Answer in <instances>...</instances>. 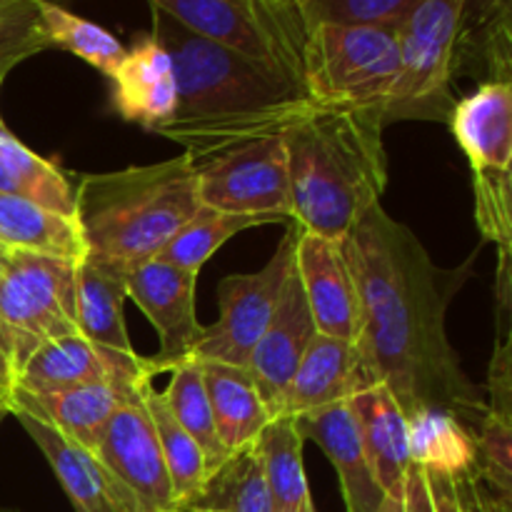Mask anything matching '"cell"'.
Wrapping results in <instances>:
<instances>
[{
  "label": "cell",
  "instance_id": "6da1fadb",
  "mask_svg": "<svg viewBox=\"0 0 512 512\" xmlns=\"http://www.w3.org/2000/svg\"><path fill=\"white\" fill-rule=\"evenodd\" d=\"M360 303L355 393L385 385L405 418L440 408L475 428L488 403L465 378L445 333L460 275L430 260L403 223L373 205L343 238Z\"/></svg>",
  "mask_w": 512,
  "mask_h": 512
},
{
  "label": "cell",
  "instance_id": "7a4b0ae2",
  "mask_svg": "<svg viewBox=\"0 0 512 512\" xmlns=\"http://www.w3.org/2000/svg\"><path fill=\"white\" fill-rule=\"evenodd\" d=\"M153 35L178 78V113L158 133L178 143L193 165L283 135L315 110L295 78L193 35L155 8Z\"/></svg>",
  "mask_w": 512,
  "mask_h": 512
},
{
  "label": "cell",
  "instance_id": "3957f363",
  "mask_svg": "<svg viewBox=\"0 0 512 512\" xmlns=\"http://www.w3.org/2000/svg\"><path fill=\"white\" fill-rule=\"evenodd\" d=\"M380 110L315 108L283 133L290 208L303 230L343 240L380 205L388 155Z\"/></svg>",
  "mask_w": 512,
  "mask_h": 512
},
{
  "label": "cell",
  "instance_id": "277c9868",
  "mask_svg": "<svg viewBox=\"0 0 512 512\" xmlns=\"http://www.w3.org/2000/svg\"><path fill=\"white\" fill-rule=\"evenodd\" d=\"M198 208L195 165L183 153L163 163L83 175L75 185L73 220L85 258L128 275L158 258Z\"/></svg>",
  "mask_w": 512,
  "mask_h": 512
},
{
  "label": "cell",
  "instance_id": "5b68a950",
  "mask_svg": "<svg viewBox=\"0 0 512 512\" xmlns=\"http://www.w3.org/2000/svg\"><path fill=\"white\" fill-rule=\"evenodd\" d=\"M398 75V28L320 23L305 30L300 85L313 108L383 113Z\"/></svg>",
  "mask_w": 512,
  "mask_h": 512
},
{
  "label": "cell",
  "instance_id": "8992f818",
  "mask_svg": "<svg viewBox=\"0 0 512 512\" xmlns=\"http://www.w3.org/2000/svg\"><path fill=\"white\" fill-rule=\"evenodd\" d=\"M70 335H78L73 260L10 250L0 278V350L15 373L40 345Z\"/></svg>",
  "mask_w": 512,
  "mask_h": 512
},
{
  "label": "cell",
  "instance_id": "52a82bcc",
  "mask_svg": "<svg viewBox=\"0 0 512 512\" xmlns=\"http://www.w3.org/2000/svg\"><path fill=\"white\" fill-rule=\"evenodd\" d=\"M460 8L463 0H420L398 25L400 75L383 108L385 125L450 118Z\"/></svg>",
  "mask_w": 512,
  "mask_h": 512
},
{
  "label": "cell",
  "instance_id": "ba28073f",
  "mask_svg": "<svg viewBox=\"0 0 512 512\" xmlns=\"http://www.w3.org/2000/svg\"><path fill=\"white\" fill-rule=\"evenodd\" d=\"M288 230L280 238L273 258L248 275H228L218 285L220 318L205 325L198 345L190 353L195 363H228L245 368L250 353L258 345L260 335L268 328L270 318L278 310L283 290L295 268V245L300 225L288 220Z\"/></svg>",
  "mask_w": 512,
  "mask_h": 512
},
{
  "label": "cell",
  "instance_id": "9c48e42d",
  "mask_svg": "<svg viewBox=\"0 0 512 512\" xmlns=\"http://www.w3.org/2000/svg\"><path fill=\"white\" fill-rule=\"evenodd\" d=\"M195 180L203 208L265 223L293 220L283 135L253 140L195 165Z\"/></svg>",
  "mask_w": 512,
  "mask_h": 512
},
{
  "label": "cell",
  "instance_id": "30bf717a",
  "mask_svg": "<svg viewBox=\"0 0 512 512\" xmlns=\"http://www.w3.org/2000/svg\"><path fill=\"white\" fill-rule=\"evenodd\" d=\"M90 453L130 495L138 512H180L143 398L123 405L108 420Z\"/></svg>",
  "mask_w": 512,
  "mask_h": 512
},
{
  "label": "cell",
  "instance_id": "8fae6325",
  "mask_svg": "<svg viewBox=\"0 0 512 512\" xmlns=\"http://www.w3.org/2000/svg\"><path fill=\"white\" fill-rule=\"evenodd\" d=\"M195 280L198 275L178 265L153 258L125 275L128 298L145 313L158 330L160 350L148 363L150 375L170 373L175 365L188 363L205 325L195 315Z\"/></svg>",
  "mask_w": 512,
  "mask_h": 512
},
{
  "label": "cell",
  "instance_id": "7c38bea8",
  "mask_svg": "<svg viewBox=\"0 0 512 512\" xmlns=\"http://www.w3.org/2000/svg\"><path fill=\"white\" fill-rule=\"evenodd\" d=\"M193 35L235 50L300 83V48L235 0H148Z\"/></svg>",
  "mask_w": 512,
  "mask_h": 512
},
{
  "label": "cell",
  "instance_id": "4fadbf2b",
  "mask_svg": "<svg viewBox=\"0 0 512 512\" xmlns=\"http://www.w3.org/2000/svg\"><path fill=\"white\" fill-rule=\"evenodd\" d=\"M295 275L313 315L315 330L343 343H358V288L343 240L323 238L300 228L295 245Z\"/></svg>",
  "mask_w": 512,
  "mask_h": 512
},
{
  "label": "cell",
  "instance_id": "5bb4252c",
  "mask_svg": "<svg viewBox=\"0 0 512 512\" xmlns=\"http://www.w3.org/2000/svg\"><path fill=\"white\" fill-rule=\"evenodd\" d=\"M143 383H88L63 390H45V393H33L15 385L5 400V410L10 415L38 420L73 443L93 450L108 420L123 405L140 398Z\"/></svg>",
  "mask_w": 512,
  "mask_h": 512
},
{
  "label": "cell",
  "instance_id": "9a60e30c",
  "mask_svg": "<svg viewBox=\"0 0 512 512\" xmlns=\"http://www.w3.org/2000/svg\"><path fill=\"white\" fill-rule=\"evenodd\" d=\"M153 380L145 358L100 348L80 335L53 340L35 350L20 368L15 385L33 393L88 383H143Z\"/></svg>",
  "mask_w": 512,
  "mask_h": 512
},
{
  "label": "cell",
  "instance_id": "2e32d148",
  "mask_svg": "<svg viewBox=\"0 0 512 512\" xmlns=\"http://www.w3.org/2000/svg\"><path fill=\"white\" fill-rule=\"evenodd\" d=\"M315 323L310 315L308 303L300 290L298 275L290 273L288 285L283 290L278 310L270 318L268 328L260 335L258 345L250 353L248 375L253 378L255 388H258L260 398H263L265 408L273 418L283 415L285 393L290 388L295 368H298L300 358L308 350L310 340L315 338Z\"/></svg>",
  "mask_w": 512,
  "mask_h": 512
},
{
  "label": "cell",
  "instance_id": "e0dca14e",
  "mask_svg": "<svg viewBox=\"0 0 512 512\" xmlns=\"http://www.w3.org/2000/svg\"><path fill=\"white\" fill-rule=\"evenodd\" d=\"M113 105L128 123L158 133L178 113V78L168 50L153 33L138 35L125 48L123 63L113 73Z\"/></svg>",
  "mask_w": 512,
  "mask_h": 512
},
{
  "label": "cell",
  "instance_id": "ac0fdd59",
  "mask_svg": "<svg viewBox=\"0 0 512 512\" xmlns=\"http://www.w3.org/2000/svg\"><path fill=\"white\" fill-rule=\"evenodd\" d=\"M293 420L303 440H313L338 470L345 510L378 512L385 493L375 483L373 468L365 455L358 423H355L348 400L303 415H293Z\"/></svg>",
  "mask_w": 512,
  "mask_h": 512
},
{
  "label": "cell",
  "instance_id": "d6986e66",
  "mask_svg": "<svg viewBox=\"0 0 512 512\" xmlns=\"http://www.w3.org/2000/svg\"><path fill=\"white\" fill-rule=\"evenodd\" d=\"M455 140L473 173H510L512 168V85L485 80L453 105L448 118Z\"/></svg>",
  "mask_w": 512,
  "mask_h": 512
},
{
  "label": "cell",
  "instance_id": "ffe728a7",
  "mask_svg": "<svg viewBox=\"0 0 512 512\" xmlns=\"http://www.w3.org/2000/svg\"><path fill=\"white\" fill-rule=\"evenodd\" d=\"M13 418H18L25 433L45 455L75 512H138L130 495L115 483L113 475L88 448L73 443L38 420L25 418V415H13Z\"/></svg>",
  "mask_w": 512,
  "mask_h": 512
},
{
  "label": "cell",
  "instance_id": "44dd1931",
  "mask_svg": "<svg viewBox=\"0 0 512 512\" xmlns=\"http://www.w3.org/2000/svg\"><path fill=\"white\" fill-rule=\"evenodd\" d=\"M358 423L365 455L373 468L375 483L385 495H403L410 468L408 418L395 395L385 385H370L348 400Z\"/></svg>",
  "mask_w": 512,
  "mask_h": 512
},
{
  "label": "cell",
  "instance_id": "7402d4cb",
  "mask_svg": "<svg viewBox=\"0 0 512 512\" xmlns=\"http://www.w3.org/2000/svg\"><path fill=\"white\" fill-rule=\"evenodd\" d=\"M198 365L223 448L228 455L250 448L273 415L265 408L248 370L213 360Z\"/></svg>",
  "mask_w": 512,
  "mask_h": 512
},
{
  "label": "cell",
  "instance_id": "603a6c76",
  "mask_svg": "<svg viewBox=\"0 0 512 512\" xmlns=\"http://www.w3.org/2000/svg\"><path fill=\"white\" fill-rule=\"evenodd\" d=\"M128 298L125 275L120 270L83 258L75 263V323L80 338L100 348L135 355L123 318Z\"/></svg>",
  "mask_w": 512,
  "mask_h": 512
},
{
  "label": "cell",
  "instance_id": "cb8c5ba5",
  "mask_svg": "<svg viewBox=\"0 0 512 512\" xmlns=\"http://www.w3.org/2000/svg\"><path fill=\"white\" fill-rule=\"evenodd\" d=\"M355 395V345L315 333L285 393L283 415H303Z\"/></svg>",
  "mask_w": 512,
  "mask_h": 512
},
{
  "label": "cell",
  "instance_id": "d4e9b609",
  "mask_svg": "<svg viewBox=\"0 0 512 512\" xmlns=\"http://www.w3.org/2000/svg\"><path fill=\"white\" fill-rule=\"evenodd\" d=\"M512 0H463L453 75L485 70L488 80H510Z\"/></svg>",
  "mask_w": 512,
  "mask_h": 512
},
{
  "label": "cell",
  "instance_id": "484cf974",
  "mask_svg": "<svg viewBox=\"0 0 512 512\" xmlns=\"http://www.w3.org/2000/svg\"><path fill=\"white\" fill-rule=\"evenodd\" d=\"M410 465L428 475L465 483L475 465V440L468 425L450 410L420 408L408 418Z\"/></svg>",
  "mask_w": 512,
  "mask_h": 512
},
{
  "label": "cell",
  "instance_id": "4316f807",
  "mask_svg": "<svg viewBox=\"0 0 512 512\" xmlns=\"http://www.w3.org/2000/svg\"><path fill=\"white\" fill-rule=\"evenodd\" d=\"M0 245L10 250L53 255L73 263L85 258L83 238L73 218L8 193H0Z\"/></svg>",
  "mask_w": 512,
  "mask_h": 512
},
{
  "label": "cell",
  "instance_id": "83f0119b",
  "mask_svg": "<svg viewBox=\"0 0 512 512\" xmlns=\"http://www.w3.org/2000/svg\"><path fill=\"white\" fill-rule=\"evenodd\" d=\"M303 443L293 415L270 420L253 443L275 512H300L313 503L303 468Z\"/></svg>",
  "mask_w": 512,
  "mask_h": 512
},
{
  "label": "cell",
  "instance_id": "f1b7e54d",
  "mask_svg": "<svg viewBox=\"0 0 512 512\" xmlns=\"http://www.w3.org/2000/svg\"><path fill=\"white\" fill-rule=\"evenodd\" d=\"M0 193L30 200L40 208L73 218L75 185L70 175L25 148L13 133L0 138Z\"/></svg>",
  "mask_w": 512,
  "mask_h": 512
},
{
  "label": "cell",
  "instance_id": "f546056e",
  "mask_svg": "<svg viewBox=\"0 0 512 512\" xmlns=\"http://www.w3.org/2000/svg\"><path fill=\"white\" fill-rule=\"evenodd\" d=\"M140 398H143L145 410H148L150 420L158 433L160 450H163L165 468H168L170 485H173L175 500H178L180 512L188 510L195 500L203 493L205 483L210 478V465L205 460L203 450L198 448L193 438L183 430V425L173 418L168 403H165L163 393L153 388V380L140 388Z\"/></svg>",
  "mask_w": 512,
  "mask_h": 512
},
{
  "label": "cell",
  "instance_id": "4dcf8cb0",
  "mask_svg": "<svg viewBox=\"0 0 512 512\" xmlns=\"http://www.w3.org/2000/svg\"><path fill=\"white\" fill-rule=\"evenodd\" d=\"M35 10H38L40 35L48 48L68 50L105 78H113L125 58V45L110 30L70 13L53 0H35Z\"/></svg>",
  "mask_w": 512,
  "mask_h": 512
},
{
  "label": "cell",
  "instance_id": "1f68e13d",
  "mask_svg": "<svg viewBox=\"0 0 512 512\" xmlns=\"http://www.w3.org/2000/svg\"><path fill=\"white\" fill-rule=\"evenodd\" d=\"M165 403H168L173 418L183 425L185 433L198 443L203 450L205 460L210 465V473L218 470L225 460L230 458L228 450L223 448L215 430L213 410H210L208 393H205L203 375H200V365L195 360L180 363L170 370L168 388L163 393Z\"/></svg>",
  "mask_w": 512,
  "mask_h": 512
},
{
  "label": "cell",
  "instance_id": "d6a6232c",
  "mask_svg": "<svg viewBox=\"0 0 512 512\" xmlns=\"http://www.w3.org/2000/svg\"><path fill=\"white\" fill-rule=\"evenodd\" d=\"M190 508L213 512H275L253 445L233 453L218 470H213L200 498Z\"/></svg>",
  "mask_w": 512,
  "mask_h": 512
},
{
  "label": "cell",
  "instance_id": "836d02e7",
  "mask_svg": "<svg viewBox=\"0 0 512 512\" xmlns=\"http://www.w3.org/2000/svg\"><path fill=\"white\" fill-rule=\"evenodd\" d=\"M265 225V220L250 218V215H225L218 210H210L200 205L198 213L168 240L163 250L158 253V260L178 268L190 270L198 275L200 268L228 243L233 235L243 230Z\"/></svg>",
  "mask_w": 512,
  "mask_h": 512
},
{
  "label": "cell",
  "instance_id": "e575fe53",
  "mask_svg": "<svg viewBox=\"0 0 512 512\" xmlns=\"http://www.w3.org/2000/svg\"><path fill=\"white\" fill-rule=\"evenodd\" d=\"M420 0H290L303 30L320 23L398 28Z\"/></svg>",
  "mask_w": 512,
  "mask_h": 512
},
{
  "label": "cell",
  "instance_id": "d590c367",
  "mask_svg": "<svg viewBox=\"0 0 512 512\" xmlns=\"http://www.w3.org/2000/svg\"><path fill=\"white\" fill-rule=\"evenodd\" d=\"M48 50L38 28L35 0H15L0 8V85L23 60Z\"/></svg>",
  "mask_w": 512,
  "mask_h": 512
},
{
  "label": "cell",
  "instance_id": "8d00e7d4",
  "mask_svg": "<svg viewBox=\"0 0 512 512\" xmlns=\"http://www.w3.org/2000/svg\"><path fill=\"white\" fill-rule=\"evenodd\" d=\"M243 8H248L250 13L258 15L263 23H268L270 28L278 35H283L285 40H290L293 45L303 48L305 30L300 25L298 15H295L293 5H288L285 0H235Z\"/></svg>",
  "mask_w": 512,
  "mask_h": 512
},
{
  "label": "cell",
  "instance_id": "74e56055",
  "mask_svg": "<svg viewBox=\"0 0 512 512\" xmlns=\"http://www.w3.org/2000/svg\"><path fill=\"white\" fill-rule=\"evenodd\" d=\"M425 478H428V490L435 512H470L468 498H465V493L455 480L428 473H425Z\"/></svg>",
  "mask_w": 512,
  "mask_h": 512
},
{
  "label": "cell",
  "instance_id": "f35d334b",
  "mask_svg": "<svg viewBox=\"0 0 512 512\" xmlns=\"http://www.w3.org/2000/svg\"><path fill=\"white\" fill-rule=\"evenodd\" d=\"M403 512H435L428 490V478H425V470L418 468V465H410L408 475H405Z\"/></svg>",
  "mask_w": 512,
  "mask_h": 512
},
{
  "label": "cell",
  "instance_id": "ab89813d",
  "mask_svg": "<svg viewBox=\"0 0 512 512\" xmlns=\"http://www.w3.org/2000/svg\"><path fill=\"white\" fill-rule=\"evenodd\" d=\"M15 380H18V373H15V368H13V363L8 360V355L0 350V403L3 405H5V400H8V395L13 393Z\"/></svg>",
  "mask_w": 512,
  "mask_h": 512
},
{
  "label": "cell",
  "instance_id": "60d3db41",
  "mask_svg": "<svg viewBox=\"0 0 512 512\" xmlns=\"http://www.w3.org/2000/svg\"><path fill=\"white\" fill-rule=\"evenodd\" d=\"M378 512H403V495H398V498H390V495H385L383 505H380Z\"/></svg>",
  "mask_w": 512,
  "mask_h": 512
},
{
  "label": "cell",
  "instance_id": "b9f144b4",
  "mask_svg": "<svg viewBox=\"0 0 512 512\" xmlns=\"http://www.w3.org/2000/svg\"><path fill=\"white\" fill-rule=\"evenodd\" d=\"M8 258H10V248L0 245V278H3V270L5 265H8Z\"/></svg>",
  "mask_w": 512,
  "mask_h": 512
},
{
  "label": "cell",
  "instance_id": "7bdbcfd3",
  "mask_svg": "<svg viewBox=\"0 0 512 512\" xmlns=\"http://www.w3.org/2000/svg\"><path fill=\"white\" fill-rule=\"evenodd\" d=\"M5 135H10V130H8V125L3 123V118H0V138H5Z\"/></svg>",
  "mask_w": 512,
  "mask_h": 512
},
{
  "label": "cell",
  "instance_id": "ee69618b",
  "mask_svg": "<svg viewBox=\"0 0 512 512\" xmlns=\"http://www.w3.org/2000/svg\"><path fill=\"white\" fill-rule=\"evenodd\" d=\"M183 512H213V510H205V508H188V510H183Z\"/></svg>",
  "mask_w": 512,
  "mask_h": 512
},
{
  "label": "cell",
  "instance_id": "f6af8a7d",
  "mask_svg": "<svg viewBox=\"0 0 512 512\" xmlns=\"http://www.w3.org/2000/svg\"><path fill=\"white\" fill-rule=\"evenodd\" d=\"M300 512H315V505H313V503H308V505H305V508L300 510Z\"/></svg>",
  "mask_w": 512,
  "mask_h": 512
},
{
  "label": "cell",
  "instance_id": "bcb514c9",
  "mask_svg": "<svg viewBox=\"0 0 512 512\" xmlns=\"http://www.w3.org/2000/svg\"><path fill=\"white\" fill-rule=\"evenodd\" d=\"M3 415H8V410H5V405L0 403V420H3Z\"/></svg>",
  "mask_w": 512,
  "mask_h": 512
},
{
  "label": "cell",
  "instance_id": "7dc6e473",
  "mask_svg": "<svg viewBox=\"0 0 512 512\" xmlns=\"http://www.w3.org/2000/svg\"><path fill=\"white\" fill-rule=\"evenodd\" d=\"M10 3H15V0H0V8H5V5H10Z\"/></svg>",
  "mask_w": 512,
  "mask_h": 512
},
{
  "label": "cell",
  "instance_id": "c3c4849f",
  "mask_svg": "<svg viewBox=\"0 0 512 512\" xmlns=\"http://www.w3.org/2000/svg\"><path fill=\"white\" fill-rule=\"evenodd\" d=\"M0 512H18V510H10V508H0Z\"/></svg>",
  "mask_w": 512,
  "mask_h": 512
},
{
  "label": "cell",
  "instance_id": "681fc988",
  "mask_svg": "<svg viewBox=\"0 0 512 512\" xmlns=\"http://www.w3.org/2000/svg\"><path fill=\"white\" fill-rule=\"evenodd\" d=\"M285 3H288V5H290V0H285Z\"/></svg>",
  "mask_w": 512,
  "mask_h": 512
}]
</instances>
